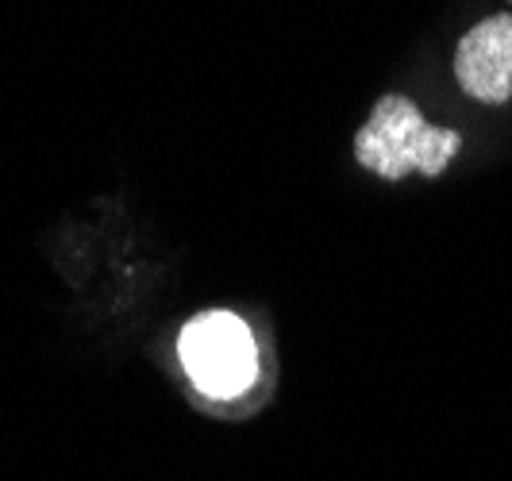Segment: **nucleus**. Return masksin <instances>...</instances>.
<instances>
[{
  "mask_svg": "<svg viewBox=\"0 0 512 481\" xmlns=\"http://www.w3.org/2000/svg\"><path fill=\"white\" fill-rule=\"evenodd\" d=\"M181 362L193 385L208 397H235L258 374V347L251 328L235 312H201L181 331Z\"/></svg>",
  "mask_w": 512,
  "mask_h": 481,
  "instance_id": "obj_2",
  "label": "nucleus"
},
{
  "mask_svg": "<svg viewBox=\"0 0 512 481\" xmlns=\"http://www.w3.org/2000/svg\"><path fill=\"white\" fill-rule=\"evenodd\" d=\"M459 147V131L428 124L420 116V108L401 93H385L355 135L359 166H366L382 181H401L409 174L439 178L447 170V162L459 154Z\"/></svg>",
  "mask_w": 512,
  "mask_h": 481,
  "instance_id": "obj_1",
  "label": "nucleus"
},
{
  "mask_svg": "<svg viewBox=\"0 0 512 481\" xmlns=\"http://www.w3.org/2000/svg\"><path fill=\"white\" fill-rule=\"evenodd\" d=\"M455 77L462 93L482 104L512 97V16H486L455 47Z\"/></svg>",
  "mask_w": 512,
  "mask_h": 481,
  "instance_id": "obj_3",
  "label": "nucleus"
}]
</instances>
